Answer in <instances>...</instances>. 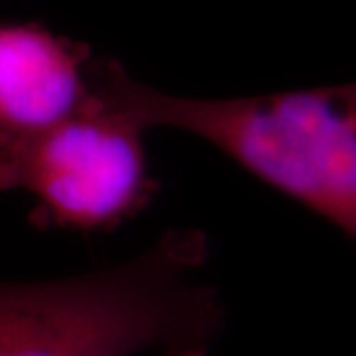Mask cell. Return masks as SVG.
I'll use <instances>...</instances> for the list:
<instances>
[{
  "instance_id": "1",
  "label": "cell",
  "mask_w": 356,
  "mask_h": 356,
  "mask_svg": "<svg viewBox=\"0 0 356 356\" xmlns=\"http://www.w3.org/2000/svg\"><path fill=\"white\" fill-rule=\"evenodd\" d=\"M208 236L172 228L117 266L0 281V356H208L226 323Z\"/></svg>"
},
{
  "instance_id": "2",
  "label": "cell",
  "mask_w": 356,
  "mask_h": 356,
  "mask_svg": "<svg viewBox=\"0 0 356 356\" xmlns=\"http://www.w3.org/2000/svg\"><path fill=\"white\" fill-rule=\"evenodd\" d=\"M89 83L145 133L175 129L206 140L356 242V81L194 99L140 83L117 60L93 58Z\"/></svg>"
},
{
  "instance_id": "3",
  "label": "cell",
  "mask_w": 356,
  "mask_h": 356,
  "mask_svg": "<svg viewBox=\"0 0 356 356\" xmlns=\"http://www.w3.org/2000/svg\"><path fill=\"white\" fill-rule=\"evenodd\" d=\"M143 137V129L93 91L64 123L34 137L0 140V191L32 196L30 220L42 229L119 228L161 188Z\"/></svg>"
},
{
  "instance_id": "4",
  "label": "cell",
  "mask_w": 356,
  "mask_h": 356,
  "mask_svg": "<svg viewBox=\"0 0 356 356\" xmlns=\"http://www.w3.org/2000/svg\"><path fill=\"white\" fill-rule=\"evenodd\" d=\"M91 48L38 22H0V140L40 135L86 107Z\"/></svg>"
}]
</instances>
